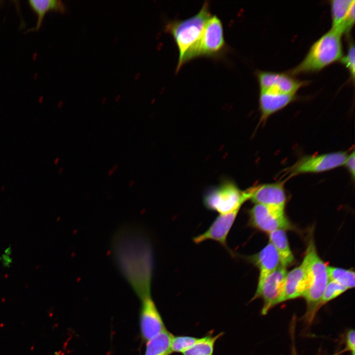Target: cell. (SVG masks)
<instances>
[{"mask_svg": "<svg viewBox=\"0 0 355 355\" xmlns=\"http://www.w3.org/2000/svg\"><path fill=\"white\" fill-rule=\"evenodd\" d=\"M111 248L117 268L139 297L151 295L153 255L143 231L136 225L122 227L114 235Z\"/></svg>", "mask_w": 355, "mask_h": 355, "instance_id": "1", "label": "cell"}, {"mask_svg": "<svg viewBox=\"0 0 355 355\" xmlns=\"http://www.w3.org/2000/svg\"><path fill=\"white\" fill-rule=\"evenodd\" d=\"M302 262L306 267L308 284L302 297L307 304L306 320L311 322L319 309V305L329 281L327 265L320 257L315 244L311 240Z\"/></svg>", "mask_w": 355, "mask_h": 355, "instance_id": "2", "label": "cell"}, {"mask_svg": "<svg viewBox=\"0 0 355 355\" xmlns=\"http://www.w3.org/2000/svg\"><path fill=\"white\" fill-rule=\"evenodd\" d=\"M341 36L330 29L313 44L303 61L288 73L293 76L319 71L340 60L343 57Z\"/></svg>", "mask_w": 355, "mask_h": 355, "instance_id": "3", "label": "cell"}, {"mask_svg": "<svg viewBox=\"0 0 355 355\" xmlns=\"http://www.w3.org/2000/svg\"><path fill=\"white\" fill-rule=\"evenodd\" d=\"M211 15L209 3L205 2L194 16L184 20L172 21L166 25V31L173 36L178 50L177 71L183 65L185 56L199 41L206 22Z\"/></svg>", "mask_w": 355, "mask_h": 355, "instance_id": "4", "label": "cell"}, {"mask_svg": "<svg viewBox=\"0 0 355 355\" xmlns=\"http://www.w3.org/2000/svg\"><path fill=\"white\" fill-rule=\"evenodd\" d=\"M254 186L241 190L232 181H225L218 187L210 190L204 196L205 207L220 214L240 210L242 205L250 199Z\"/></svg>", "mask_w": 355, "mask_h": 355, "instance_id": "5", "label": "cell"}, {"mask_svg": "<svg viewBox=\"0 0 355 355\" xmlns=\"http://www.w3.org/2000/svg\"><path fill=\"white\" fill-rule=\"evenodd\" d=\"M225 46L222 22L217 16L211 15L206 22L200 38L185 56L183 64L197 57L216 56Z\"/></svg>", "mask_w": 355, "mask_h": 355, "instance_id": "6", "label": "cell"}, {"mask_svg": "<svg viewBox=\"0 0 355 355\" xmlns=\"http://www.w3.org/2000/svg\"><path fill=\"white\" fill-rule=\"evenodd\" d=\"M347 155L346 151H337L303 156L285 169L283 175L288 179L300 174L329 171L344 165Z\"/></svg>", "mask_w": 355, "mask_h": 355, "instance_id": "7", "label": "cell"}, {"mask_svg": "<svg viewBox=\"0 0 355 355\" xmlns=\"http://www.w3.org/2000/svg\"><path fill=\"white\" fill-rule=\"evenodd\" d=\"M249 224L252 227L270 233L279 229L290 228L284 210L254 204L248 211Z\"/></svg>", "mask_w": 355, "mask_h": 355, "instance_id": "8", "label": "cell"}, {"mask_svg": "<svg viewBox=\"0 0 355 355\" xmlns=\"http://www.w3.org/2000/svg\"><path fill=\"white\" fill-rule=\"evenodd\" d=\"M286 274V268L280 266L268 275L260 285H257L252 300L258 298L263 299V305L261 310L263 315L266 314L270 309L278 304Z\"/></svg>", "mask_w": 355, "mask_h": 355, "instance_id": "9", "label": "cell"}, {"mask_svg": "<svg viewBox=\"0 0 355 355\" xmlns=\"http://www.w3.org/2000/svg\"><path fill=\"white\" fill-rule=\"evenodd\" d=\"M260 91L296 94L307 82L300 81L287 73L259 71L257 73Z\"/></svg>", "mask_w": 355, "mask_h": 355, "instance_id": "10", "label": "cell"}, {"mask_svg": "<svg viewBox=\"0 0 355 355\" xmlns=\"http://www.w3.org/2000/svg\"><path fill=\"white\" fill-rule=\"evenodd\" d=\"M141 300L140 331L142 340L146 343L166 328L151 295Z\"/></svg>", "mask_w": 355, "mask_h": 355, "instance_id": "11", "label": "cell"}, {"mask_svg": "<svg viewBox=\"0 0 355 355\" xmlns=\"http://www.w3.org/2000/svg\"><path fill=\"white\" fill-rule=\"evenodd\" d=\"M239 211L220 214L205 232L193 238V242L200 244L208 240L216 241L223 246L232 256H235V253L228 246L227 238Z\"/></svg>", "mask_w": 355, "mask_h": 355, "instance_id": "12", "label": "cell"}, {"mask_svg": "<svg viewBox=\"0 0 355 355\" xmlns=\"http://www.w3.org/2000/svg\"><path fill=\"white\" fill-rule=\"evenodd\" d=\"M284 181L254 186L250 200L254 204L284 210L286 197Z\"/></svg>", "mask_w": 355, "mask_h": 355, "instance_id": "13", "label": "cell"}, {"mask_svg": "<svg viewBox=\"0 0 355 355\" xmlns=\"http://www.w3.org/2000/svg\"><path fill=\"white\" fill-rule=\"evenodd\" d=\"M308 284L306 267L303 262L300 265L287 272L278 304L303 296Z\"/></svg>", "mask_w": 355, "mask_h": 355, "instance_id": "14", "label": "cell"}, {"mask_svg": "<svg viewBox=\"0 0 355 355\" xmlns=\"http://www.w3.org/2000/svg\"><path fill=\"white\" fill-rule=\"evenodd\" d=\"M248 258L259 269L257 285H260L268 275L281 266L279 254L270 242L259 252Z\"/></svg>", "mask_w": 355, "mask_h": 355, "instance_id": "15", "label": "cell"}, {"mask_svg": "<svg viewBox=\"0 0 355 355\" xmlns=\"http://www.w3.org/2000/svg\"><path fill=\"white\" fill-rule=\"evenodd\" d=\"M295 98V94L260 91V122H265L270 116L285 107Z\"/></svg>", "mask_w": 355, "mask_h": 355, "instance_id": "16", "label": "cell"}, {"mask_svg": "<svg viewBox=\"0 0 355 355\" xmlns=\"http://www.w3.org/2000/svg\"><path fill=\"white\" fill-rule=\"evenodd\" d=\"M330 2L332 19L331 30L342 36L345 34L349 11L355 0H333Z\"/></svg>", "mask_w": 355, "mask_h": 355, "instance_id": "17", "label": "cell"}, {"mask_svg": "<svg viewBox=\"0 0 355 355\" xmlns=\"http://www.w3.org/2000/svg\"><path fill=\"white\" fill-rule=\"evenodd\" d=\"M268 234L269 242L274 246L279 254L281 266L286 268L291 265L294 261V257L285 230H277Z\"/></svg>", "mask_w": 355, "mask_h": 355, "instance_id": "18", "label": "cell"}, {"mask_svg": "<svg viewBox=\"0 0 355 355\" xmlns=\"http://www.w3.org/2000/svg\"><path fill=\"white\" fill-rule=\"evenodd\" d=\"M167 329L146 342L144 355H170L173 353L171 343L173 337Z\"/></svg>", "mask_w": 355, "mask_h": 355, "instance_id": "19", "label": "cell"}, {"mask_svg": "<svg viewBox=\"0 0 355 355\" xmlns=\"http://www.w3.org/2000/svg\"><path fill=\"white\" fill-rule=\"evenodd\" d=\"M29 4L37 15L35 27L31 31L38 30L43 22L46 13L50 10L64 11L65 7L62 1L58 0H30Z\"/></svg>", "mask_w": 355, "mask_h": 355, "instance_id": "20", "label": "cell"}, {"mask_svg": "<svg viewBox=\"0 0 355 355\" xmlns=\"http://www.w3.org/2000/svg\"><path fill=\"white\" fill-rule=\"evenodd\" d=\"M222 335L220 333L215 336L209 335L184 352L183 355H213L215 343Z\"/></svg>", "mask_w": 355, "mask_h": 355, "instance_id": "21", "label": "cell"}, {"mask_svg": "<svg viewBox=\"0 0 355 355\" xmlns=\"http://www.w3.org/2000/svg\"><path fill=\"white\" fill-rule=\"evenodd\" d=\"M329 280L335 281L346 287L348 289L355 285V274L351 269L327 266Z\"/></svg>", "mask_w": 355, "mask_h": 355, "instance_id": "22", "label": "cell"}, {"mask_svg": "<svg viewBox=\"0 0 355 355\" xmlns=\"http://www.w3.org/2000/svg\"><path fill=\"white\" fill-rule=\"evenodd\" d=\"M202 338L187 336H173L171 343L172 353H183L199 342Z\"/></svg>", "mask_w": 355, "mask_h": 355, "instance_id": "23", "label": "cell"}, {"mask_svg": "<svg viewBox=\"0 0 355 355\" xmlns=\"http://www.w3.org/2000/svg\"><path fill=\"white\" fill-rule=\"evenodd\" d=\"M348 289L338 283L329 280L319 305V308L336 298Z\"/></svg>", "mask_w": 355, "mask_h": 355, "instance_id": "24", "label": "cell"}, {"mask_svg": "<svg viewBox=\"0 0 355 355\" xmlns=\"http://www.w3.org/2000/svg\"><path fill=\"white\" fill-rule=\"evenodd\" d=\"M355 45L354 42H350L346 55L342 57L341 62L348 69L351 78L354 81L355 78Z\"/></svg>", "mask_w": 355, "mask_h": 355, "instance_id": "25", "label": "cell"}, {"mask_svg": "<svg viewBox=\"0 0 355 355\" xmlns=\"http://www.w3.org/2000/svg\"><path fill=\"white\" fill-rule=\"evenodd\" d=\"M355 151L353 150L350 154H348L344 165H345L352 178H355Z\"/></svg>", "mask_w": 355, "mask_h": 355, "instance_id": "26", "label": "cell"}, {"mask_svg": "<svg viewBox=\"0 0 355 355\" xmlns=\"http://www.w3.org/2000/svg\"><path fill=\"white\" fill-rule=\"evenodd\" d=\"M355 333L354 329H350L347 333L346 337V349L347 351L355 352Z\"/></svg>", "mask_w": 355, "mask_h": 355, "instance_id": "27", "label": "cell"}, {"mask_svg": "<svg viewBox=\"0 0 355 355\" xmlns=\"http://www.w3.org/2000/svg\"><path fill=\"white\" fill-rule=\"evenodd\" d=\"M355 2L352 4L349 11L346 24V34L350 32L355 23Z\"/></svg>", "mask_w": 355, "mask_h": 355, "instance_id": "28", "label": "cell"}, {"mask_svg": "<svg viewBox=\"0 0 355 355\" xmlns=\"http://www.w3.org/2000/svg\"><path fill=\"white\" fill-rule=\"evenodd\" d=\"M118 168V165L115 164V165H113V166L108 171V172L107 173V176L109 177H111L114 174L115 172L117 170Z\"/></svg>", "mask_w": 355, "mask_h": 355, "instance_id": "29", "label": "cell"}, {"mask_svg": "<svg viewBox=\"0 0 355 355\" xmlns=\"http://www.w3.org/2000/svg\"><path fill=\"white\" fill-rule=\"evenodd\" d=\"M291 355H298L296 349L295 347V345L294 344L292 346Z\"/></svg>", "mask_w": 355, "mask_h": 355, "instance_id": "30", "label": "cell"}, {"mask_svg": "<svg viewBox=\"0 0 355 355\" xmlns=\"http://www.w3.org/2000/svg\"><path fill=\"white\" fill-rule=\"evenodd\" d=\"M135 184V182L134 180H131L129 182L128 185L130 187L133 186Z\"/></svg>", "mask_w": 355, "mask_h": 355, "instance_id": "31", "label": "cell"}, {"mask_svg": "<svg viewBox=\"0 0 355 355\" xmlns=\"http://www.w3.org/2000/svg\"><path fill=\"white\" fill-rule=\"evenodd\" d=\"M352 355H355V352L352 353Z\"/></svg>", "mask_w": 355, "mask_h": 355, "instance_id": "32", "label": "cell"}]
</instances>
